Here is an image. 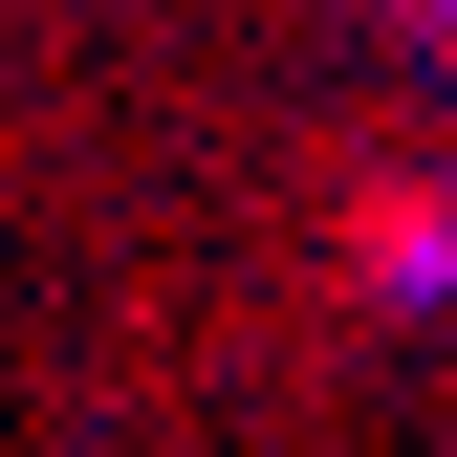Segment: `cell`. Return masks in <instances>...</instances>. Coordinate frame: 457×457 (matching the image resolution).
<instances>
[{
	"mask_svg": "<svg viewBox=\"0 0 457 457\" xmlns=\"http://www.w3.org/2000/svg\"><path fill=\"white\" fill-rule=\"evenodd\" d=\"M349 283H370V305H457V196L370 175V196H349Z\"/></svg>",
	"mask_w": 457,
	"mask_h": 457,
	"instance_id": "obj_1",
	"label": "cell"
}]
</instances>
